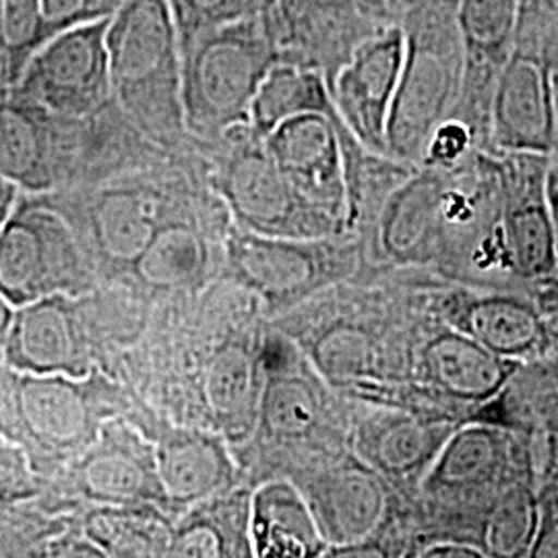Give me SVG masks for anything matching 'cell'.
<instances>
[{
	"instance_id": "cell-31",
	"label": "cell",
	"mask_w": 558,
	"mask_h": 558,
	"mask_svg": "<svg viewBox=\"0 0 558 558\" xmlns=\"http://www.w3.org/2000/svg\"><path fill=\"white\" fill-rule=\"evenodd\" d=\"M265 391L259 420L269 435L296 439L306 435L319 418V399L308 383L283 371L265 373Z\"/></svg>"
},
{
	"instance_id": "cell-45",
	"label": "cell",
	"mask_w": 558,
	"mask_h": 558,
	"mask_svg": "<svg viewBox=\"0 0 558 558\" xmlns=\"http://www.w3.org/2000/svg\"><path fill=\"white\" fill-rule=\"evenodd\" d=\"M364 2H366L375 13H379V15L389 20V13H387V0H364Z\"/></svg>"
},
{
	"instance_id": "cell-40",
	"label": "cell",
	"mask_w": 558,
	"mask_h": 558,
	"mask_svg": "<svg viewBox=\"0 0 558 558\" xmlns=\"http://www.w3.org/2000/svg\"><path fill=\"white\" fill-rule=\"evenodd\" d=\"M420 557L428 558H480L488 557L484 548L470 546V544H458V542H442L426 548V553H420Z\"/></svg>"
},
{
	"instance_id": "cell-34",
	"label": "cell",
	"mask_w": 558,
	"mask_h": 558,
	"mask_svg": "<svg viewBox=\"0 0 558 558\" xmlns=\"http://www.w3.org/2000/svg\"><path fill=\"white\" fill-rule=\"evenodd\" d=\"M315 360L320 371L339 385L364 379L371 368V345L359 331H331L315 348Z\"/></svg>"
},
{
	"instance_id": "cell-12",
	"label": "cell",
	"mask_w": 558,
	"mask_h": 558,
	"mask_svg": "<svg viewBox=\"0 0 558 558\" xmlns=\"http://www.w3.org/2000/svg\"><path fill=\"white\" fill-rule=\"evenodd\" d=\"M83 120L60 119L20 85L0 83V172L27 195H44L71 174Z\"/></svg>"
},
{
	"instance_id": "cell-39",
	"label": "cell",
	"mask_w": 558,
	"mask_h": 558,
	"mask_svg": "<svg viewBox=\"0 0 558 558\" xmlns=\"http://www.w3.org/2000/svg\"><path fill=\"white\" fill-rule=\"evenodd\" d=\"M459 0H387V13L389 20L398 23L399 20L430 9H445V11H458Z\"/></svg>"
},
{
	"instance_id": "cell-44",
	"label": "cell",
	"mask_w": 558,
	"mask_h": 558,
	"mask_svg": "<svg viewBox=\"0 0 558 558\" xmlns=\"http://www.w3.org/2000/svg\"><path fill=\"white\" fill-rule=\"evenodd\" d=\"M13 315H15V306L0 294V364H2L4 341H7V333H9V327H11Z\"/></svg>"
},
{
	"instance_id": "cell-2",
	"label": "cell",
	"mask_w": 558,
	"mask_h": 558,
	"mask_svg": "<svg viewBox=\"0 0 558 558\" xmlns=\"http://www.w3.org/2000/svg\"><path fill=\"white\" fill-rule=\"evenodd\" d=\"M191 141L214 145L248 126L260 83L278 62L263 17L223 21L180 46Z\"/></svg>"
},
{
	"instance_id": "cell-42",
	"label": "cell",
	"mask_w": 558,
	"mask_h": 558,
	"mask_svg": "<svg viewBox=\"0 0 558 558\" xmlns=\"http://www.w3.org/2000/svg\"><path fill=\"white\" fill-rule=\"evenodd\" d=\"M546 195H548V207H550V218H553V228H555L558 257V158H553L550 161L548 180H546Z\"/></svg>"
},
{
	"instance_id": "cell-33",
	"label": "cell",
	"mask_w": 558,
	"mask_h": 558,
	"mask_svg": "<svg viewBox=\"0 0 558 558\" xmlns=\"http://www.w3.org/2000/svg\"><path fill=\"white\" fill-rule=\"evenodd\" d=\"M439 447V435L428 426L414 420L396 418L377 426L364 453H368L380 470L403 476L424 468Z\"/></svg>"
},
{
	"instance_id": "cell-37",
	"label": "cell",
	"mask_w": 558,
	"mask_h": 558,
	"mask_svg": "<svg viewBox=\"0 0 558 558\" xmlns=\"http://www.w3.org/2000/svg\"><path fill=\"white\" fill-rule=\"evenodd\" d=\"M239 0H168L179 27L180 46L201 32L236 20Z\"/></svg>"
},
{
	"instance_id": "cell-17",
	"label": "cell",
	"mask_w": 558,
	"mask_h": 558,
	"mask_svg": "<svg viewBox=\"0 0 558 558\" xmlns=\"http://www.w3.org/2000/svg\"><path fill=\"white\" fill-rule=\"evenodd\" d=\"M81 497L98 505H147L166 500L158 476L156 449L114 422L75 459Z\"/></svg>"
},
{
	"instance_id": "cell-41",
	"label": "cell",
	"mask_w": 558,
	"mask_h": 558,
	"mask_svg": "<svg viewBox=\"0 0 558 558\" xmlns=\"http://www.w3.org/2000/svg\"><path fill=\"white\" fill-rule=\"evenodd\" d=\"M20 197V186L0 172V230L4 228V223L11 218V214H13V209H15Z\"/></svg>"
},
{
	"instance_id": "cell-28",
	"label": "cell",
	"mask_w": 558,
	"mask_h": 558,
	"mask_svg": "<svg viewBox=\"0 0 558 558\" xmlns=\"http://www.w3.org/2000/svg\"><path fill=\"white\" fill-rule=\"evenodd\" d=\"M147 505H101L85 523V536L101 557L168 555L172 532Z\"/></svg>"
},
{
	"instance_id": "cell-29",
	"label": "cell",
	"mask_w": 558,
	"mask_h": 558,
	"mask_svg": "<svg viewBox=\"0 0 558 558\" xmlns=\"http://www.w3.org/2000/svg\"><path fill=\"white\" fill-rule=\"evenodd\" d=\"M542 525L538 490L527 478L513 480L497 493L486 519L484 550L488 557H532Z\"/></svg>"
},
{
	"instance_id": "cell-30",
	"label": "cell",
	"mask_w": 558,
	"mask_h": 558,
	"mask_svg": "<svg viewBox=\"0 0 558 558\" xmlns=\"http://www.w3.org/2000/svg\"><path fill=\"white\" fill-rule=\"evenodd\" d=\"M207 267V246L197 230L172 220L143 255L131 278L151 290L193 286Z\"/></svg>"
},
{
	"instance_id": "cell-7",
	"label": "cell",
	"mask_w": 558,
	"mask_h": 558,
	"mask_svg": "<svg viewBox=\"0 0 558 558\" xmlns=\"http://www.w3.org/2000/svg\"><path fill=\"white\" fill-rule=\"evenodd\" d=\"M73 223L83 251L92 253L112 276L133 274L154 240L170 223V195L160 180L140 174L108 180L83 195L69 197L66 207L48 199Z\"/></svg>"
},
{
	"instance_id": "cell-43",
	"label": "cell",
	"mask_w": 558,
	"mask_h": 558,
	"mask_svg": "<svg viewBox=\"0 0 558 558\" xmlns=\"http://www.w3.org/2000/svg\"><path fill=\"white\" fill-rule=\"evenodd\" d=\"M276 0H239L236 2V20L239 17H263L271 11Z\"/></svg>"
},
{
	"instance_id": "cell-38",
	"label": "cell",
	"mask_w": 558,
	"mask_h": 558,
	"mask_svg": "<svg viewBox=\"0 0 558 558\" xmlns=\"http://www.w3.org/2000/svg\"><path fill=\"white\" fill-rule=\"evenodd\" d=\"M32 484V465L25 453L0 433V500L29 497Z\"/></svg>"
},
{
	"instance_id": "cell-27",
	"label": "cell",
	"mask_w": 558,
	"mask_h": 558,
	"mask_svg": "<svg viewBox=\"0 0 558 558\" xmlns=\"http://www.w3.org/2000/svg\"><path fill=\"white\" fill-rule=\"evenodd\" d=\"M308 112L339 119L329 83L319 71L276 62L253 100L248 126L259 140H265L279 122Z\"/></svg>"
},
{
	"instance_id": "cell-11",
	"label": "cell",
	"mask_w": 558,
	"mask_h": 558,
	"mask_svg": "<svg viewBox=\"0 0 558 558\" xmlns=\"http://www.w3.org/2000/svg\"><path fill=\"white\" fill-rule=\"evenodd\" d=\"M263 20L278 62L319 71L327 83L364 41L393 23L364 0H276Z\"/></svg>"
},
{
	"instance_id": "cell-8",
	"label": "cell",
	"mask_w": 558,
	"mask_h": 558,
	"mask_svg": "<svg viewBox=\"0 0 558 558\" xmlns=\"http://www.w3.org/2000/svg\"><path fill=\"white\" fill-rule=\"evenodd\" d=\"M502 205L490 244L499 271L536 286L557 276L555 228L546 195L550 156L499 154Z\"/></svg>"
},
{
	"instance_id": "cell-22",
	"label": "cell",
	"mask_w": 558,
	"mask_h": 558,
	"mask_svg": "<svg viewBox=\"0 0 558 558\" xmlns=\"http://www.w3.org/2000/svg\"><path fill=\"white\" fill-rule=\"evenodd\" d=\"M255 557H317L327 544L311 502L288 482H269L251 497Z\"/></svg>"
},
{
	"instance_id": "cell-3",
	"label": "cell",
	"mask_w": 558,
	"mask_h": 558,
	"mask_svg": "<svg viewBox=\"0 0 558 558\" xmlns=\"http://www.w3.org/2000/svg\"><path fill=\"white\" fill-rule=\"evenodd\" d=\"M396 25L405 38L398 94L387 120V156L420 166L426 143L458 106L463 50L458 11H418Z\"/></svg>"
},
{
	"instance_id": "cell-19",
	"label": "cell",
	"mask_w": 558,
	"mask_h": 558,
	"mask_svg": "<svg viewBox=\"0 0 558 558\" xmlns=\"http://www.w3.org/2000/svg\"><path fill=\"white\" fill-rule=\"evenodd\" d=\"M521 366L463 331L440 333L420 356V371L428 385L468 403H486L502 396Z\"/></svg>"
},
{
	"instance_id": "cell-15",
	"label": "cell",
	"mask_w": 558,
	"mask_h": 558,
	"mask_svg": "<svg viewBox=\"0 0 558 558\" xmlns=\"http://www.w3.org/2000/svg\"><path fill=\"white\" fill-rule=\"evenodd\" d=\"M405 38L396 23L360 46L329 83L339 117L371 151L387 156V120L398 94Z\"/></svg>"
},
{
	"instance_id": "cell-21",
	"label": "cell",
	"mask_w": 558,
	"mask_h": 558,
	"mask_svg": "<svg viewBox=\"0 0 558 558\" xmlns=\"http://www.w3.org/2000/svg\"><path fill=\"white\" fill-rule=\"evenodd\" d=\"M230 263L248 288L269 300L296 296L323 274L317 251L300 239L263 236L248 230L230 242Z\"/></svg>"
},
{
	"instance_id": "cell-46",
	"label": "cell",
	"mask_w": 558,
	"mask_h": 558,
	"mask_svg": "<svg viewBox=\"0 0 558 558\" xmlns=\"http://www.w3.org/2000/svg\"><path fill=\"white\" fill-rule=\"evenodd\" d=\"M550 480H557L558 482V449H557V470H555V474H553V478ZM550 480H546V482H550ZM546 482H544V484H546ZM544 484H542V486H544Z\"/></svg>"
},
{
	"instance_id": "cell-10",
	"label": "cell",
	"mask_w": 558,
	"mask_h": 558,
	"mask_svg": "<svg viewBox=\"0 0 558 558\" xmlns=\"http://www.w3.org/2000/svg\"><path fill=\"white\" fill-rule=\"evenodd\" d=\"M352 137L341 117L308 112L279 122L263 140L302 201L336 223L339 232L354 223L345 163V143Z\"/></svg>"
},
{
	"instance_id": "cell-24",
	"label": "cell",
	"mask_w": 558,
	"mask_h": 558,
	"mask_svg": "<svg viewBox=\"0 0 558 558\" xmlns=\"http://www.w3.org/2000/svg\"><path fill=\"white\" fill-rule=\"evenodd\" d=\"M170 557H255L251 499L242 493L199 500L172 530Z\"/></svg>"
},
{
	"instance_id": "cell-6",
	"label": "cell",
	"mask_w": 558,
	"mask_h": 558,
	"mask_svg": "<svg viewBox=\"0 0 558 558\" xmlns=\"http://www.w3.org/2000/svg\"><path fill=\"white\" fill-rule=\"evenodd\" d=\"M209 147L220 149L211 184L242 230L300 240L339 232L336 223L302 201L251 126Z\"/></svg>"
},
{
	"instance_id": "cell-4",
	"label": "cell",
	"mask_w": 558,
	"mask_h": 558,
	"mask_svg": "<svg viewBox=\"0 0 558 558\" xmlns=\"http://www.w3.org/2000/svg\"><path fill=\"white\" fill-rule=\"evenodd\" d=\"M98 389L64 375L17 373L0 366V433L32 468L80 458L104 426Z\"/></svg>"
},
{
	"instance_id": "cell-16",
	"label": "cell",
	"mask_w": 558,
	"mask_h": 558,
	"mask_svg": "<svg viewBox=\"0 0 558 558\" xmlns=\"http://www.w3.org/2000/svg\"><path fill=\"white\" fill-rule=\"evenodd\" d=\"M518 17L519 0H459L463 83L451 117L465 120L488 151H493L488 141L490 101L515 44Z\"/></svg>"
},
{
	"instance_id": "cell-23",
	"label": "cell",
	"mask_w": 558,
	"mask_h": 558,
	"mask_svg": "<svg viewBox=\"0 0 558 558\" xmlns=\"http://www.w3.org/2000/svg\"><path fill=\"white\" fill-rule=\"evenodd\" d=\"M158 476L170 505H195L223 493L232 480V463L220 439L179 430L163 435L156 447Z\"/></svg>"
},
{
	"instance_id": "cell-36",
	"label": "cell",
	"mask_w": 558,
	"mask_h": 558,
	"mask_svg": "<svg viewBox=\"0 0 558 558\" xmlns=\"http://www.w3.org/2000/svg\"><path fill=\"white\" fill-rule=\"evenodd\" d=\"M126 0H41L48 40L66 29L112 20Z\"/></svg>"
},
{
	"instance_id": "cell-9",
	"label": "cell",
	"mask_w": 558,
	"mask_h": 558,
	"mask_svg": "<svg viewBox=\"0 0 558 558\" xmlns=\"http://www.w3.org/2000/svg\"><path fill=\"white\" fill-rule=\"evenodd\" d=\"M108 23H87L50 38L15 85L60 119H92L108 110L114 104Z\"/></svg>"
},
{
	"instance_id": "cell-20",
	"label": "cell",
	"mask_w": 558,
	"mask_h": 558,
	"mask_svg": "<svg viewBox=\"0 0 558 558\" xmlns=\"http://www.w3.org/2000/svg\"><path fill=\"white\" fill-rule=\"evenodd\" d=\"M459 329L502 359L544 362L550 352L548 320L534 294H490L468 302Z\"/></svg>"
},
{
	"instance_id": "cell-47",
	"label": "cell",
	"mask_w": 558,
	"mask_h": 558,
	"mask_svg": "<svg viewBox=\"0 0 558 558\" xmlns=\"http://www.w3.org/2000/svg\"><path fill=\"white\" fill-rule=\"evenodd\" d=\"M0 7H2V0H0Z\"/></svg>"
},
{
	"instance_id": "cell-1",
	"label": "cell",
	"mask_w": 558,
	"mask_h": 558,
	"mask_svg": "<svg viewBox=\"0 0 558 558\" xmlns=\"http://www.w3.org/2000/svg\"><path fill=\"white\" fill-rule=\"evenodd\" d=\"M112 98L129 124L160 151L191 135L182 108V52L168 0H126L108 23Z\"/></svg>"
},
{
	"instance_id": "cell-35",
	"label": "cell",
	"mask_w": 558,
	"mask_h": 558,
	"mask_svg": "<svg viewBox=\"0 0 558 558\" xmlns=\"http://www.w3.org/2000/svg\"><path fill=\"white\" fill-rule=\"evenodd\" d=\"M476 149H486L476 131L465 120L449 117L442 120L430 135L420 166L453 168L465 158H470Z\"/></svg>"
},
{
	"instance_id": "cell-25",
	"label": "cell",
	"mask_w": 558,
	"mask_h": 558,
	"mask_svg": "<svg viewBox=\"0 0 558 558\" xmlns=\"http://www.w3.org/2000/svg\"><path fill=\"white\" fill-rule=\"evenodd\" d=\"M311 507L325 539H336V546L354 544L368 538L379 523L383 493L368 472L345 468L323 480Z\"/></svg>"
},
{
	"instance_id": "cell-14",
	"label": "cell",
	"mask_w": 558,
	"mask_h": 558,
	"mask_svg": "<svg viewBox=\"0 0 558 558\" xmlns=\"http://www.w3.org/2000/svg\"><path fill=\"white\" fill-rule=\"evenodd\" d=\"M92 362L80 296L52 294L15 306L2 352L4 366L17 373L85 379Z\"/></svg>"
},
{
	"instance_id": "cell-26",
	"label": "cell",
	"mask_w": 558,
	"mask_h": 558,
	"mask_svg": "<svg viewBox=\"0 0 558 558\" xmlns=\"http://www.w3.org/2000/svg\"><path fill=\"white\" fill-rule=\"evenodd\" d=\"M263 360L246 345L230 343L221 348L207 371V403L221 428L232 437H244L259 418L263 401Z\"/></svg>"
},
{
	"instance_id": "cell-5",
	"label": "cell",
	"mask_w": 558,
	"mask_h": 558,
	"mask_svg": "<svg viewBox=\"0 0 558 558\" xmlns=\"http://www.w3.org/2000/svg\"><path fill=\"white\" fill-rule=\"evenodd\" d=\"M94 288L89 257L69 218L41 195H23L0 230V294L13 306Z\"/></svg>"
},
{
	"instance_id": "cell-13",
	"label": "cell",
	"mask_w": 558,
	"mask_h": 558,
	"mask_svg": "<svg viewBox=\"0 0 558 558\" xmlns=\"http://www.w3.org/2000/svg\"><path fill=\"white\" fill-rule=\"evenodd\" d=\"M490 149L497 154L555 156L558 143L557 96L548 59L513 44L490 101Z\"/></svg>"
},
{
	"instance_id": "cell-18",
	"label": "cell",
	"mask_w": 558,
	"mask_h": 558,
	"mask_svg": "<svg viewBox=\"0 0 558 558\" xmlns=\"http://www.w3.org/2000/svg\"><path fill=\"white\" fill-rule=\"evenodd\" d=\"M433 468L428 484L437 490L502 488L513 480H532L521 435L488 424L456 433Z\"/></svg>"
},
{
	"instance_id": "cell-32",
	"label": "cell",
	"mask_w": 558,
	"mask_h": 558,
	"mask_svg": "<svg viewBox=\"0 0 558 558\" xmlns=\"http://www.w3.org/2000/svg\"><path fill=\"white\" fill-rule=\"evenodd\" d=\"M48 41L41 0H2L0 83H20L32 57Z\"/></svg>"
}]
</instances>
